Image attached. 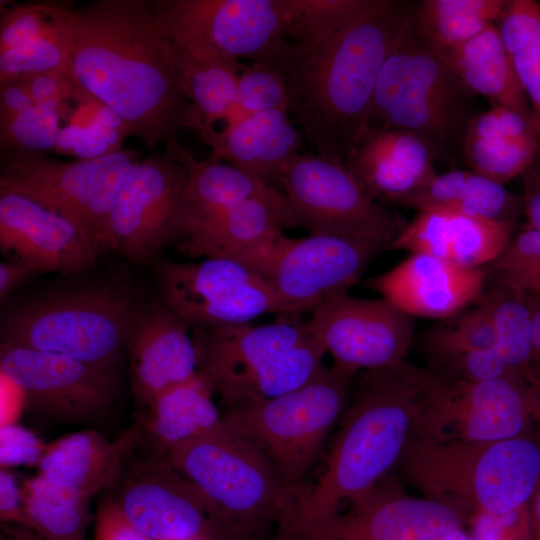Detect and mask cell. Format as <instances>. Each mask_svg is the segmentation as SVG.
Here are the masks:
<instances>
[{
    "instance_id": "obj_34",
    "label": "cell",
    "mask_w": 540,
    "mask_h": 540,
    "mask_svg": "<svg viewBox=\"0 0 540 540\" xmlns=\"http://www.w3.org/2000/svg\"><path fill=\"white\" fill-rule=\"evenodd\" d=\"M164 41L199 120L196 132L214 128L218 120L227 122L235 110L242 64L230 57L196 56Z\"/></svg>"
},
{
    "instance_id": "obj_51",
    "label": "cell",
    "mask_w": 540,
    "mask_h": 540,
    "mask_svg": "<svg viewBox=\"0 0 540 540\" xmlns=\"http://www.w3.org/2000/svg\"><path fill=\"white\" fill-rule=\"evenodd\" d=\"M523 213L527 217V225L540 229V156L522 174Z\"/></svg>"
},
{
    "instance_id": "obj_49",
    "label": "cell",
    "mask_w": 540,
    "mask_h": 540,
    "mask_svg": "<svg viewBox=\"0 0 540 540\" xmlns=\"http://www.w3.org/2000/svg\"><path fill=\"white\" fill-rule=\"evenodd\" d=\"M93 540H150L134 527L113 498H105L95 516Z\"/></svg>"
},
{
    "instance_id": "obj_40",
    "label": "cell",
    "mask_w": 540,
    "mask_h": 540,
    "mask_svg": "<svg viewBox=\"0 0 540 540\" xmlns=\"http://www.w3.org/2000/svg\"><path fill=\"white\" fill-rule=\"evenodd\" d=\"M69 97L32 101L14 113L0 116L1 155L54 150Z\"/></svg>"
},
{
    "instance_id": "obj_47",
    "label": "cell",
    "mask_w": 540,
    "mask_h": 540,
    "mask_svg": "<svg viewBox=\"0 0 540 540\" xmlns=\"http://www.w3.org/2000/svg\"><path fill=\"white\" fill-rule=\"evenodd\" d=\"M469 523L472 540H531L529 504L501 515L478 513Z\"/></svg>"
},
{
    "instance_id": "obj_11",
    "label": "cell",
    "mask_w": 540,
    "mask_h": 540,
    "mask_svg": "<svg viewBox=\"0 0 540 540\" xmlns=\"http://www.w3.org/2000/svg\"><path fill=\"white\" fill-rule=\"evenodd\" d=\"M164 40L190 54L261 60L289 37L290 0H152Z\"/></svg>"
},
{
    "instance_id": "obj_39",
    "label": "cell",
    "mask_w": 540,
    "mask_h": 540,
    "mask_svg": "<svg viewBox=\"0 0 540 540\" xmlns=\"http://www.w3.org/2000/svg\"><path fill=\"white\" fill-rule=\"evenodd\" d=\"M482 302L495 328V350L513 371L527 377L532 358V321L526 295L496 282Z\"/></svg>"
},
{
    "instance_id": "obj_53",
    "label": "cell",
    "mask_w": 540,
    "mask_h": 540,
    "mask_svg": "<svg viewBox=\"0 0 540 540\" xmlns=\"http://www.w3.org/2000/svg\"><path fill=\"white\" fill-rule=\"evenodd\" d=\"M26 399L21 389L1 375V425L17 422Z\"/></svg>"
},
{
    "instance_id": "obj_30",
    "label": "cell",
    "mask_w": 540,
    "mask_h": 540,
    "mask_svg": "<svg viewBox=\"0 0 540 540\" xmlns=\"http://www.w3.org/2000/svg\"><path fill=\"white\" fill-rule=\"evenodd\" d=\"M436 53L472 94L486 97L494 106L519 113L536 127L497 25L488 27L456 48Z\"/></svg>"
},
{
    "instance_id": "obj_42",
    "label": "cell",
    "mask_w": 540,
    "mask_h": 540,
    "mask_svg": "<svg viewBox=\"0 0 540 540\" xmlns=\"http://www.w3.org/2000/svg\"><path fill=\"white\" fill-rule=\"evenodd\" d=\"M496 332L487 306L478 307L429 330L424 338V351L433 361L438 358L471 351L495 349Z\"/></svg>"
},
{
    "instance_id": "obj_56",
    "label": "cell",
    "mask_w": 540,
    "mask_h": 540,
    "mask_svg": "<svg viewBox=\"0 0 540 540\" xmlns=\"http://www.w3.org/2000/svg\"><path fill=\"white\" fill-rule=\"evenodd\" d=\"M435 540H472V538L463 528H459L448 532Z\"/></svg>"
},
{
    "instance_id": "obj_45",
    "label": "cell",
    "mask_w": 540,
    "mask_h": 540,
    "mask_svg": "<svg viewBox=\"0 0 540 540\" xmlns=\"http://www.w3.org/2000/svg\"><path fill=\"white\" fill-rule=\"evenodd\" d=\"M274 110L289 112L288 89L281 74L261 61L242 65L238 76L236 106L228 121Z\"/></svg>"
},
{
    "instance_id": "obj_18",
    "label": "cell",
    "mask_w": 540,
    "mask_h": 540,
    "mask_svg": "<svg viewBox=\"0 0 540 540\" xmlns=\"http://www.w3.org/2000/svg\"><path fill=\"white\" fill-rule=\"evenodd\" d=\"M386 249L390 248L383 243L326 234L290 238L265 280L273 288L284 315L312 311L327 298L346 293Z\"/></svg>"
},
{
    "instance_id": "obj_48",
    "label": "cell",
    "mask_w": 540,
    "mask_h": 540,
    "mask_svg": "<svg viewBox=\"0 0 540 540\" xmlns=\"http://www.w3.org/2000/svg\"><path fill=\"white\" fill-rule=\"evenodd\" d=\"M47 444L32 431L17 422L0 427V465L1 468L12 466H37Z\"/></svg>"
},
{
    "instance_id": "obj_21",
    "label": "cell",
    "mask_w": 540,
    "mask_h": 540,
    "mask_svg": "<svg viewBox=\"0 0 540 540\" xmlns=\"http://www.w3.org/2000/svg\"><path fill=\"white\" fill-rule=\"evenodd\" d=\"M0 248L40 273L70 275L95 266L101 244L79 225L26 196L0 190Z\"/></svg>"
},
{
    "instance_id": "obj_43",
    "label": "cell",
    "mask_w": 540,
    "mask_h": 540,
    "mask_svg": "<svg viewBox=\"0 0 540 540\" xmlns=\"http://www.w3.org/2000/svg\"><path fill=\"white\" fill-rule=\"evenodd\" d=\"M377 0H290L287 41L306 43L328 35L375 5Z\"/></svg>"
},
{
    "instance_id": "obj_25",
    "label": "cell",
    "mask_w": 540,
    "mask_h": 540,
    "mask_svg": "<svg viewBox=\"0 0 540 540\" xmlns=\"http://www.w3.org/2000/svg\"><path fill=\"white\" fill-rule=\"evenodd\" d=\"M189 330L159 299L141 309L127 342L132 391L141 404L147 406L163 391L198 375V352Z\"/></svg>"
},
{
    "instance_id": "obj_17",
    "label": "cell",
    "mask_w": 540,
    "mask_h": 540,
    "mask_svg": "<svg viewBox=\"0 0 540 540\" xmlns=\"http://www.w3.org/2000/svg\"><path fill=\"white\" fill-rule=\"evenodd\" d=\"M310 330L333 365L356 374L404 361L414 334L413 317L384 299L331 296L311 311Z\"/></svg>"
},
{
    "instance_id": "obj_32",
    "label": "cell",
    "mask_w": 540,
    "mask_h": 540,
    "mask_svg": "<svg viewBox=\"0 0 540 540\" xmlns=\"http://www.w3.org/2000/svg\"><path fill=\"white\" fill-rule=\"evenodd\" d=\"M212 393L198 374L157 395L147 405L139 428L150 450L165 455L169 449L217 427L223 417L212 400Z\"/></svg>"
},
{
    "instance_id": "obj_20",
    "label": "cell",
    "mask_w": 540,
    "mask_h": 540,
    "mask_svg": "<svg viewBox=\"0 0 540 540\" xmlns=\"http://www.w3.org/2000/svg\"><path fill=\"white\" fill-rule=\"evenodd\" d=\"M470 519L459 508L413 497L384 478L296 540H435Z\"/></svg>"
},
{
    "instance_id": "obj_46",
    "label": "cell",
    "mask_w": 540,
    "mask_h": 540,
    "mask_svg": "<svg viewBox=\"0 0 540 540\" xmlns=\"http://www.w3.org/2000/svg\"><path fill=\"white\" fill-rule=\"evenodd\" d=\"M430 362L436 369L434 372L448 381L478 382L517 373L495 349L471 351Z\"/></svg>"
},
{
    "instance_id": "obj_55",
    "label": "cell",
    "mask_w": 540,
    "mask_h": 540,
    "mask_svg": "<svg viewBox=\"0 0 540 540\" xmlns=\"http://www.w3.org/2000/svg\"><path fill=\"white\" fill-rule=\"evenodd\" d=\"M531 391V413L540 425V379L530 374L528 377Z\"/></svg>"
},
{
    "instance_id": "obj_24",
    "label": "cell",
    "mask_w": 540,
    "mask_h": 540,
    "mask_svg": "<svg viewBox=\"0 0 540 540\" xmlns=\"http://www.w3.org/2000/svg\"><path fill=\"white\" fill-rule=\"evenodd\" d=\"M487 272L425 254H411L394 268L366 281L400 311L415 317L447 318L480 299Z\"/></svg>"
},
{
    "instance_id": "obj_19",
    "label": "cell",
    "mask_w": 540,
    "mask_h": 540,
    "mask_svg": "<svg viewBox=\"0 0 540 540\" xmlns=\"http://www.w3.org/2000/svg\"><path fill=\"white\" fill-rule=\"evenodd\" d=\"M0 373L21 389L35 412L58 420L99 413L117 387L116 369L10 342H1Z\"/></svg>"
},
{
    "instance_id": "obj_38",
    "label": "cell",
    "mask_w": 540,
    "mask_h": 540,
    "mask_svg": "<svg viewBox=\"0 0 540 540\" xmlns=\"http://www.w3.org/2000/svg\"><path fill=\"white\" fill-rule=\"evenodd\" d=\"M77 109L64 117L55 151L77 160L100 158L121 150L129 130L122 119L104 104L73 90Z\"/></svg>"
},
{
    "instance_id": "obj_35",
    "label": "cell",
    "mask_w": 540,
    "mask_h": 540,
    "mask_svg": "<svg viewBox=\"0 0 540 540\" xmlns=\"http://www.w3.org/2000/svg\"><path fill=\"white\" fill-rule=\"evenodd\" d=\"M508 0H423L413 5L412 24L435 52L456 48L497 25Z\"/></svg>"
},
{
    "instance_id": "obj_29",
    "label": "cell",
    "mask_w": 540,
    "mask_h": 540,
    "mask_svg": "<svg viewBox=\"0 0 540 540\" xmlns=\"http://www.w3.org/2000/svg\"><path fill=\"white\" fill-rule=\"evenodd\" d=\"M140 439L133 427L114 441L96 430L65 435L46 445L37 465L48 482L91 498L121 477L124 462Z\"/></svg>"
},
{
    "instance_id": "obj_9",
    "label": "cell",
    "mask_w": 540,
    "mask_h": 540,
    "mask_svg": "<svg viewBox=\"0 0 540 540\" xmlns=\"http://www.w3.org/2000/svg\"><path fill=\"white\" fill-rule=\"evenodd\" d=\"M356 374L324 366L304 385L229 408L223 418L252 439L295 492L343 413Z\"/></svg>"
},
{
    "instance_id": "obj_12",
    "label": "cell",
    "mask_w": 540,
    "mask_h": 540,
    "mask_svg": "<svg viewBox=\"0 0 540 540\" xmlns=\"http://www.w3.org/2000/svg\"><path fill=\"white\" fill-rule=\"evenodd\" d=\"M292 227L326 234L392 243L407 223L360 188L343 164L299 153L281 181Z\"/></svg>"
},
{
    "instance_id": "obj_3",
    "label": "cell",
    "mask_w": 540,
    "mask_h": 540,
    "mask_svg": "<svg viewBox=\"0 0 540 540\" xmlns=\"http://www.w3.org/2000/svg\"><path fill=\"white\" fill-rule=\"evenodd\" d=\"M441 377L405 360L368 370L353 388L350 405L312 487L295 496L274 540H296L361 496L397 466Z\"/></svg>"
},
{
    "instance_id": "obj_13",
    "label": "cell",
    "mask_w": 540,
    "mask_h": 540,
    "mask_svg": "<svg viewBox=\"0 0 540 540\" xmlns=\"http://www.w3.org/2000/svg\"><path fill=\"white\" fill-rule=\"evenodd\" d=\"M188 171L172 146L140 159L125 174L108 218L109 248L134 264L180 239Z\"/></svg>"
},
{
    "instance_id": "obj_44",
    "label": "cell",
    "mask_w": 540,
    "mask_h": 540,
    "mask_svg": "<svg viewBox=\"0 0 540 540\" xmlns=\"http://www.w3.org/2000/svg\"><path fill=\"white\" fill-rule=\"evenodd\" d=\"M496 282L525 295H540V229L526 226L493 262Z\"/></svg>"
},
{
    "instance_id": "obj_33",
    "label": "cell",
    "mask_w": 540,
    "mask_h": 540,
    "mask_svg": "<svg viewBox=\"0 0 540 540\" xmlns=\"http://www.w3.org/2000/svg\"><path fill=\"white\" fill-rule=\"evenodd\" d=\"M169 146L188 171L185 223L180 239L233 205L275 189L227 163L195 158L178 139Z\"/></svg>"
},
{
    "instance_id": "obj_1",
    "label": "cell",
    "mask_w": 540,
    "mask_h": 540,
    "mask_svg": "<svg viewBox=\"0 0 540 540\" xmlns=\"http://www.w3.org/2000/svg\"><path fill=\"white\" fill-rule=\"evenodd\" d=\"M72 87L114 111L148 150L177 140L199 120L155 22L152 0L72 4Z\"/></svg>"
},
{
    "instance_id": "obj_6",
    "label": "cell",
    "mask_w": 540,
    "mask_h": 540,
    "mask_svg": "<svg viewBox=\"0 0 540 540\" xmlns=\"http://www.w3.org/2000/svg\"><path fill=\"white\" fill-rule=\"evenodd\" d=\"M165 457L243 540H257L277 528L297 495L263 450L224 418L208 433L169 449Z\"/></svg>"
},
{
    "instance_id": "obj_5",
    "label": "cell",
    "mask_w": 540,
    "mask_h": 540,
    "mask_svg": "<svg viewBox=\"0 0 540 540\" xmlns=\"http://www.w3.org/2000/svg\"><path fill=\"white\" fill-rule=\"evenodd\" d=\"M281 318L192 329L198 352V374L228 405L269 399L314 378L326 354L307 321Z\"/></svg>"
},
{
    "instance_id": "obj_27",
    "label": "cell",
    "mask_w": 540,
    "mask_h": 540,
    "mask_svg": "<svg viewBox=\"0 0 540 540\" xmlns=\"http://www.w3.org/2000/svg\"><path fill=\"white\" fill-rule=\"evenodd\" d=\"M436 158L430 145L411 132L379 130L367 131L343 165L369 198L389 207L437 173Z\"/></svg>"
},
{
    "instance_id": "obj_10",
    "label": "cell",
    "mask_w": 540,
    "mask_h": 540,
    "mask_svg": "<svg viewBox=\"0 0 540 540\" xmlns=\"http://www.w3.org/2000/svg\"><path fill=\"white\" fill-rule=\"evenodd\" d=\"M142 150L121 149L91 159L61 161L43 153L1 155L0 190L40 203L73 221L109 248L108 218L117 189Z\"/></svg>"
},
{
    "instance_id": "obj_50",
    "label": "cell",
    "mask_w": 540,
    "mask_h": 540,
    "mask_svg": "<svg viewBox=\"0 0 540 540\" xmlns=\"http://www.w3.org/2000/svg\"><path fill=\"white\" fill-rule=\"evenodd\" d=\"M0 519L29 532V523L24 509L22 487L15 475L6 468L0 471Z\"/></svg>"
},
{
    "instance_id": "obj_26",
    "label": "cell",
    "mask_w": 540,
    "mask_h": 540,
    "mask_svg": "<svg viewBox=\"0 0 540 540\" xmlns=\"http://www.w3.org/2000/svg\"><path fill=\"white\" fill-rule=\"evenodd\" d=\"M212 161L227 163L275 188L306 143L288 111L274 110L230 120L221 130L198 133Z\"/></svg>"
},
{
    "instance_id": "obj_36",
    "label": "cell",
    "mask_w": 540,
    "mask_h": 540,
    "mask_svg": "<svg viewBox=\"0 0 540 540\" xmlns=\"http://www.w3.org/2000/svg\"><path fill=\"white\" fill-rule=\"evenodd\" d=\"M22 494L29 532L36 540H86L90 498L39 475L23 482Z\"/></svg>"
},
{
    "instance_id": "obj_31",
    "label": "cell",
    "mask_w": 540,
    "mask_h": 540,
    "mask_svg": "<svg viewBox=\"0 0 540 540\" xmlns=\"http://www.w3.org/2000/svg\"><path fill=\"white\" fill-rule=\"evenodd\" d=\"M397 206L417 212L449 210L513 225L523 213L521 196L502 184L464 169L436 173Z\"/></svg>"
},
{
    "instance_id": "obj_54",
    "label": "cell",
    "mask_w": 540,
    "mask_h": 540,
    "mask_svg": "<svg viewBox=\"0 0 540 540\" xmlns=\"http://www.w3.org/2000/svg\"><path fill=\"white\" fill-rule=\"evenodd\" d=\"M531 540H540V488L529 502Z\"/></svg>"
},
{
    "instance_id": "obj_2",
    "label": "cell",
    "mask_w": 540,
    "mask_h": 540,
    "mask_svg": "<svg viewBox=\"0 0 540 540\" xmlns=\"http://www.w3.org/2000/svg\"><path fill=\"white\" fill-rule=\"evenodd\" d=\"M412 15L407 1L377 0L332 33L284 41L258 60L281 74L289 115L315 154L343 164L364 137L379 74Z\"/></svg>"
},
{
    "instance_id": "obj_23",
    "label": "cell",
    "mask_w": 540,
    "mask_h": 540,
    "mask_svg": "<svg viewBox=\"0 0 540 540\" xmlns=\"http://www.w3.org/2000/svg\"><path fill=\"white\" fill-rule=\"evenodd\" d=\"M71 7L62 1L28 2L1 13L0 84L66 70L76 40Z\"/></svg>"
},
{
    "instance_id": "obj_59",
    "label": "cell",
    "mask_w": 540,
    "mask_h": 540,
    "mask_svg": "<svg viewBox=\"0 0 540 540\" xmlns=\"http://www.w3.org/2000/svg\"><path fill=\"white\" fill-rule=\"evenodd\" d=\"M180 540H207V539L193 538V539H180Z\"/></svg>"
},
{
    "instance_id": "obj_15",
    "label": "cell",
    "mask_w": 540,
    "mask_h": 540,
    "mask_svg": "<svg viewBox=\"0 0 540 540\" xmlns=\"http://www.w3.org/2000/svg\"><path fill=\"white\" fill-rule=\"evenodd\" d=\"M115 500L129 522L150 540H243L218 508L183 478L165 455L129 460Z\"/></svg>"
},
{
    "instance_id": "obj_37",
    "label": "cell",
    "mask_w": 540,
    "mask_h": 540,
    "mask_svg": "<svg viewBox=\"0 0 540 540\" xmlns=\"http://www.w3.org/2000/svg\"><path fill=\"white\" fill-rule=\"evenodd\" d=\"M497 26L533 112L540 140V3L508 0Z\"/></svg>"
},
{
    "instance_id": "obj_14",
    "label": "cell",
    "mask_w": 540,
    "mask_h": 540,
    "mask_svg": "<svg viewBox=\"0 0 540 540\" xmlns=\"http://www.w3.org/2000/svg\"><path fill=\"white\" fill-rule=\"evenodd\" d=\"M155 274L159 300L191 330L247 324L270 313L284 315L271 285L232 259H163L155 265Z\"/></svg>"
},
{
    "instance_id": "obj_41",
    "label": "cell",
    "mask_w": 540,
    "mask_h": 540,
    "mask_svg": "<svg viewBox=\"0 0 540 540\" xmlns=\"http://www.w3.org/2000/svg\"><path fill=\"white\" fill-rule=\"evenodd\" d=\"M462 155L469 170L504 185L522 176L540 156V146L504 138L464 137Z\"/></svg>"
},
{
    "instance_id": "obj_16",
    "label": "cell",
    "mask_w": 540,
    "mask_h": 540,
    "mask_svg": "<svg viewBox=\"0 0 540 540\" xmlns=\"http://www.w3.org/2000/svg\"><path fill=\"white\" fill-rule=\"evenodd\" d=\"M532 418L530 383L510 374L486 381L442 377L423 411L414 437L489 442L528 433Z\"/></svg>"
},
{
    "instance_id": "obj_28",
    "label": "cell",
    "mask_w": 540,
    "mask_h": 540,
    "mask_svg": "<svg viewBox=\"0 0 540 540\" xmlns=\"http://www.w3.org/2000/svg\"><path fill=\"white\" fill-rule=\"evenodd\" d=\"M515 225L449 210L418 211L390 249L430 255L466 268L493 263L509 245Z\"/></svg>"
},
{
    "instance_id": "obj_7",
    "label": "cell",
    "mask_w": 540,
    "mask_h": 540,
    "mask_svg": "<svg viewBox=\"0 0 540 540\" xmlns=\"http://www.w3.org/2000/svg\"><path fill=\"white\" fill-rule=\"evenodd\" d=\"M143 306L133 286L117 280L49 293L3 317L1 342L116 369Z\"/></svg>"
},
{
    "instance_id": "obj_58",
    "label": "cell",
    "mask_w": 540,
    "mask_h": 540,
    "mask_svg": "<svg viewBox=\"0 0 540 540\" xmlns=\"http://www.w3.org/2000/svg\"><path fill=\"white\" fill-rule=\"evenodd\" d=\"M0 540H28L25 537H19V536H2Z\"/></svg>"
},
{
    "instance_id": "obj_52",
    "label": "cell",
    "mask_w": 540,
    "mask_h": 540,
    "mask_svg": "<svg viewBox=\"0 0 540 540\" xmlns=\"http://www.w3.org/2000/svg\"><path fill=\"white\" fill-rule=\"evenodd\" d=\"M30 264L22 261L9 260L0 264V300L3 302L20 284L39 274Z\"/></svg>"
},
{
    "instance_id": "obj_57",
    "label": "cell",
    "mask_w": 540,
    "mask_h": 540,
    "mask_svg": "<svg viewBox=\"0 0 540 540\" xmlns=\"http://www.w3.org/2000/svg\"><path fill=\"white\" fill-rule=\"evenodd\" d=\"M530 373L540 376V352L532 357Z\"/></svg>"
},
{
    "instance_id": "obj_22",
    "label": "cell",
    "mask_w": 540,
    "mask_h": 540,
    "mask_svg": "<svg viewBox=\"0 0 540 540\" xmlns=\"http://www.w3.org/2000/svg\"><path fill=\"white\" fill-rule=\"evenodd\" d=\"M292 228L286 198L271 189L233 205L191 230L181 249L192 257L227 258L238 261L265 279Z\"/></svg>"
},
{
    "instance_id": "obj_4",
    "label": "cell",
    "mask_w": 540,
    "mask_h": 540,
    "mask_svg": "<svg viewBox=\"0 0 540 540\" xmlns=\"http://www.w3.org/2000/svg\"><path fill=\"white\" fill-rule=\"evenodd\" d=\"M397 467L426 498L471 516L528 505L540 488V442L519 437L468 442L413 437Z\"/></svg>"
},
{
    "instance_id": "obj_8",
    "label": "cell",
    "mask_w": 540,
    "mask_h": 540,
    "mask_svg": "<svg viewBox=\"0 0 540 540\" xmlns=\"http://www.w3.org/2000/svg\"><path fill=\"white\" fill-rule=\"evenodd\" d=\"M471 95L411 24L383 64L367 131L411 132L438 157L454 145L462 147Z\"/></svg>"
}]
</instances>
